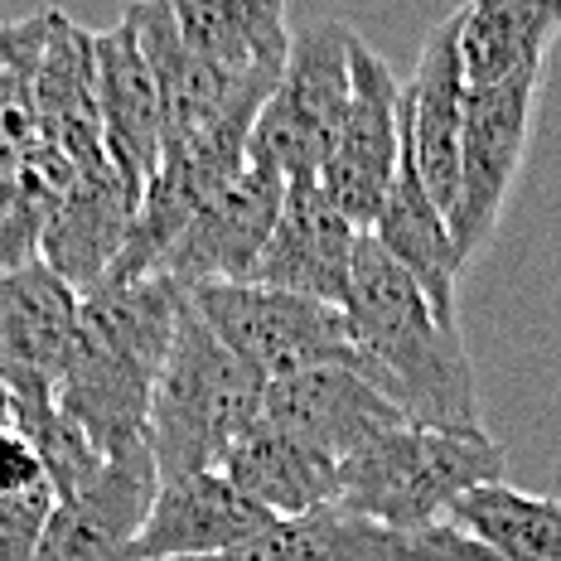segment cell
Wrapping results in <instances>:
<instances>
[{"mask_svg":"<svg viewBox=\"0 0 561 561\" xmlns=\"http://www.w3.org/2000/svg\"><path fill=\"white\" fill-rule=\"evenodd\" d=\"M184 306L190 290L170 276L102 280L83 290L54 402L88 431L107 460L150 450V392L165 368Z\"/></svg>","mask_w":561,"mask_h":561,"instance_id":"1","label":"cell"},{"mask_svg":"<svg viewBox=\"0 0 561 561\" xmlns=\"http://www.w3.org/2000/svg\"><path fill=\"white\" fill-rule=\"evenodd\" d=\"M339 310L378 388L407 416L440 431H484L474 358L460 324L440 320L412 272H402L373 232L358 238L354 276Z\"/></svg>","mask_w":561,"mask_h":561,"instance_id":"2","label":"cell"},{"mask_svg":"<svg viewBox=\"0 0 561 561\" xmlns=\"http://www.w3.org/2000/svg\"><path fill=\"white\" fill-rule=\"evenodd\" d=\"M266 373H256L248 358L198 320L194 306H184L165 368L150 392V426L146 446L156 460L160 484L184 474L218 470L232 440L262 416Z\"/></svg>","mask_w":561,"mask_h":561,"instance_id":"3","label":"cell"},{"mask_svg":"<svg viewBox=\"0 0 561 561\" xmlns=\"http://www.w3.org/2000/svg\"><path fill=\"white\" fill-rule=\"evenodd\" d=\"M508 479V450L489 431L402 421L339 460L334 504L388 528H436L470 489Z\"/></svg>","mask_w":561,"mask_h":561,"instance_id":"4","label":"cell"},{"mask_svg":"<svg viewBox=\"0 0 561 561\" xmlns=\"http://www.w3.org/2000/svg\"><path fill=\"white\" fill-rule=\"evenodd\" d=\"M354 44L358 30L344 20H314V25L290 34L286 64H280L276 88L266 92L262 112L252 126L248 156L256 165L276 170L280 180H320L339 122L348 112V88H354Z\"/></svg>","mask_w":561,"mask_h":561,"instance_id":"5","label":"cell"},{"mask_svg":"<svg viewBox=\"0 0 561 561\" xmlns=\"http://www.w3.org/2000/svg\"><path fill=\"white\" fill-rule=\"evenodd\" d=\"M547 83V64H528L518 73L499 78L489 88L465 92V126H460V194L450 208V232L465 262L494 242L513 184L523 174L533 146L537 98Z\"/></svg>","mask_w":561,"mask_h":561,"instance_id":"6","label":"cell"},{"mask_svg":"<svg viewBox=\"0 0 561 561\" xmlns=\"http://www.w3.org/2000/svg\"><path fill=\"white\" fill-rule=\"evenodd\" d=\"M190 306L232 354L248 358L266 378L358 354L344 310L300 290L262 286V280H204L190 290Z\"/></svg>","mask_w":561,"mask_h":561,"instance_id":"7","label":"cell"},{"mask_svg":"<svg viewBox=\"0 0 561 561\" xmlns=\"http://www.w3.org/2000/svg\"><path fill=\"white\" fill-rule=\"evenodd\" d=\"M198 561H499L484 542L455 523L436 528H388L378 518L320 504L296 518L266 523L256 537Z\"/></svg>","mask_w":561,"mask_h":561,"instance_id":"8","label":"cell"},{"mask_svg":"<svg viewBox=\"0 0 561 561\" xmlns=\"http://www.w3.org/2000/svg\"><path fill=\"white\" fill-rule=\"evenodd\" d=\"M348 68H354L348 112L320 170V190L358 232H368L388 198L397 160H402V83L388 58L364 44V34H358Z\"/></svg>","mask_w":561,"mask_h":561,"instance_id":"9","label":"cell"},{"mask_svg":"<svg viewBox=\"0 0 561 561\" xmlns=\"http://www.w3.org/2000/svg\"><path fill=\"white\" fill-rule=\"evenodd\" d=\"M262 416L286 426L306 446L324 450L330 460H348L358 446L373 436L412 421L388 392L378 388L368 358H324V364H306L266 378L262 392Z\"/></svg>","mask_w":561,"mask_h":561,"instance_id":"10","label":"cell"},{"mask_svg":"<svg viewBox=\"0 0 561 561\" xmlns=\"http://www.w3.org/2000/svg\"><path fill=\"white\" fill-rule=\"evenodd\" d=\"M280 198H286V180L248 160L224 190L198 204V214L184 224L160 262V276L180 280L184 290L204 286V280H252L266 238L276 228Z\"/></svg>","mask_w":561,"mask_h":561,"instance_id":"11","label":"cell"},{"mask_svg":"<svg viewBox=\"0 0 561 561\" xmlns=\"http://www.w3.org/2000/svg\"><path fill=\"white\" fill-rule=\"evenodd\" d=\"M78 296L44 256L0 266V382L10 397H54L78 330Z\"/></svg>","mask_w":561,"mask_h":561,"instance_id":"12","label":"cell"},{"mask_svg":"<svg viewBox=\"0 0 561 561\" xmlns=\"http://www.w3.org/2000/svg\"><path fill=\"white\" fill-rule=\"evenodd\" d=\"M465 68H460V10L421 39L416 68L402 83V146L426 194L450 218L460 194V126H465Z\"/></svg>","mask_w":561,"mask_h":561,"instance_id":"13","label":"cell"},{"mask_svg":"<svg viewBox=\"0 0 561 561\" xmlns=\"http://www.w3.org/2000/svg\"><path fill=\"white\" fill-rule=\"evenodd\" d=\"M358 238L364 232L339 214L334 198L320 190V180H290L252 280L300 290V296H314L324 306H344Z\"/></svg>","mask_w":561,"mask_h":561,"instance_id":"14","label":"cell"},{"mask_svg":"<svg viewBox=\"0 0 561 561\" xmlns=\"http://www.w3.org/2000/svg\"><path fill=\"white\" fill-rule=\"evenodd\" d=\"M266 523H276V513L242 494L224 470L184 474L156 489V504H150L146 523H140L131 542V561L218 557L228 547L256 537Z\"/></svg>","mask_w":561,"mask_h":561,"instance_id":"15","label":"cell"},{"mask_svg":"<svg viewBox=\"0 0 561 561\" xmlns=\"http://www.w3.org/2000/svg\"><path fill=\"white\" fill-rule=\"evenodd\" d=\"M92 83H98L102 140L126 194L140 204L146 184L160 170V88L156 68L140 49L131 20H116L112 30L92 34Z\"/></svg>","mask_w":561,"mask_h":561,"instance_id":"16","label":"cell"},{"mask_svg":"<svg viewBox=\"0 0 561 561\" xmlns=\"http://www.w3.org/2000/svg\"><path fill=\"white\" fill-rule=\"evenodd\" d=\"M156 489L160 474L150 450L116 455L88 489L54 499L34 561H131V542L156 504Z\"/></svg>","mask_w":561,"mask_h":561,"instance_id":"17","label":"cell"},{"mask_svg":"<svg viewBox=\"0 0 561 561\" xmlns=\"http://www.w3.org/2000/svg\"><path fill=\"white\" fill-rule=\"evenodd\" d=\"M373 238L378 248L392 256L402 272H412V280L426 290V300L436 306L440 320L460 324V310H455V290H460L470 262L455 248V232H450V218L440 214V204L426 194L421 174L412 165L402 146V160H397V174L388 184V198H382L378 218H373Z\"/></svg>","mask_w":561,"mask_h":561,"instance_id":"18","label":"cell"},{"mask_svg":"<svg viewBox=\"0 0 561 561\" xmlns=\"http://www.w3.org/2000/svg\"><path fill=\"white\" fill-rule=\"evenodd\" d=\"M286 0H170L184 49L238 83H276L290 49Z\"/></svg>","mask_w":561,"mask_h":561,"instance_id":"19","label":"cell"},{"mask_svg":"<svg viewBox=\"0 0 561 561\" xmlns=\"http://www.w3.org/2000/svg\"><path fill=\"white\" fill-rule=\"evenodd\" d=\"M218 470L248 499L272 508L276 518H296V513L334 504V494H339V460L306 446L300 436H290L286 426H276L266 416H256L232 440V450L224 455Z\"/></svg>","mask_w":561,"mask_h":561,"instance_id":"20","label":"cell"},{"mask_svg":"<svg viewBox=\"0 0 561 561\" xmlns=\"http://www.w3.org/2000/svg\"><path fill=\"white\" fill-rule=\"evenodd\" d=\"M561 34V0H465L460 68L470 88H489L528 64H547Z\"/></svg>","mask_w":561,"mask_h":561,"instance_id":"21","label":"cell"},{"mask_svg":"<svg viewBox=\"0 0 561 561\" xmlns=\"http://www.w3.org/2000/svg\"><path fill=\"white\" fill-rule=\"evenodd\" d=\"M446 523L484 542L499 561H561V499L528 494L508 479L470 489Z\"/></svg>","mask_w":561,"mask_h":561,"instance_id":"22","label":"cell"},{"mask_svg":"<svg viewBox=\"0 0 561 561\" xmlns=\"http://www.w3.org/2000/svg\"><path fill=\"white\" fill-rule=\"evenodd\" d=\"M54 15H58V5L34 10V15H25V20H5V25H0V112L34 88V73H39V58H44V44H49Z\"/></svg>","mask_w":561,"mask_h":561,"instance_id":"23","label":"cell"},{"mask_svg":"<svg viewBox=\"0 0 561 561\" xmlns=\"http://www.w3.org/2000/svg\"><path fill=\"white\" fill-rule=\"evenodd\" d=\"M54 513V489H30V494L0 499V561H34Z\"/></svg>","mask_w":561,"mask_h":561,"instance_id":"24","label":"cell"},{"mask_svg":"<svg viewBox=\"0 0 561 561\" xmlns=\"http://www.w3.org/2000/svg\"><path fill=\"white\" fill-rule=\"evenodd\" d=\"M30 489H49V474H44L39 450L10 426V431H0V499L30 494Z\"/></svg>","mask_w":561,"mask_h":561,"instance_id":"25","label":"cell"},{"mask_svg":"<svg viewBox=\"0 0 561 561\" xmlns=\"http://www.w3.org/2000/svg\"><path fill=\"white\" fill-rule=\"evenodd\" d=\"M10 426H15V397L0 382V431H10Z\"/></svg>","mask_w":561,"mask_h":561,"instance_id":"26","label":"cell"}]
</instances>
